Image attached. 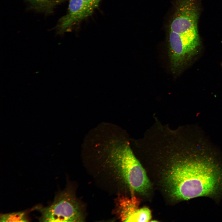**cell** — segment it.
I'll return each mask as SVG.
<instances>
[{
  "label": "cell",
  "mask_w": 222,
  "mask_h": 222,
  "mask_svg": "<svg viewBox=\"0 0 222 222\" xmlns=\"http://www.w3.org/2000/svg\"><path fill=\"white\" fill-rule=\"evenodd\" d=\"M43 222L84 221V216L81 205L69 190L58 193L52 204L40 209Z\"/></svg>",
  "instance_id": "3957f363"
},
{
  "label": "cell",
  "mask_w": 222,
  "mask_h": 222,
  "mask_svg": "<svg viewBox=\"0 0 222 222\" xmlns=\"http://www.w3.org/2000/svg\"><path fill=\"white\" fill-rule=\"evenodd\" d=\"M204 143L199 141L190 145L187 154L168 171L167 184L171 195L177 199L222 197V163Z\"/></svg>",
  "instance_id": "6da1fadb"
},
{
  "label": "cell",
  "mask_w": 222,
  "mask_h": 222,
  "mask_svg": "<svg viewBox=\"0 0 222 222\" xmlns=\"http://www.w3.org/2000/svg\"><path fill=\"white\" fill-rule=\"evenodd\" d=\"M35 10L45 13H50L57 5L66 0H24Z\"/></svg>",
  "instance_id": "8992f818"
},
{
  "label": "cell",
  "mask_w": 222,
  "mask_h": 222,
  "mask_svg": "<svg viewBox=\"0 0 222 222\" xmlns=\"http://www.w3.org/2000/svg\"><path fill=\"white\" fill-rule=\"evenodd\" d=\"M169 40L171 67L175 72L199 45V39L169 33Z\"/></svg>",
  "instance_id": "277c9868"
},
{
  "label": "cell",
  "mask_w": 222,
  "mask_h": 222,
  "mask_svg": "<svg viewBox=\"0 0 222 222\" xmlns=\"http://www.w3.org/2000/svg\"><path fill=\"white\" fill-rule=\"evenodd\" d=\"M25 212H18L1 214L0 222H27Z\"/></svg>",
  "instance_id": "52a82bcc"
},
{
  "label": "cell",
  "mask_w": 222,
  "mask_h": 222,
  "mask_svg": "<svg viewBox=\"0 0 222 222\" xmlns=\"http://www.w3.org/2000/svg\"><path fill=\"white\" fill-rule=\"evenodd\" d=\"M109 163L114 171L131 189L144 193L150 187L146 172L128 146L113 151Z\"/></svg>",
  "instance_id": "7a4b0ae2"
},
{
  "label": "cell",
  "mask_w": 222,
  "mask_h": 222,
  "mask_svg": "<svg viewBox=\"0 0 222 222\" xmlns=\"http://www.w3.org/2000/svg\"><path fill=\"white\" fill-rule=\"evenodd\" d=\"M88 17L91 16L98 8L101 0H79Z\"/></svg>",
  "instance_id": "ba28073f"
},
{
  "label": "cell",
  "mask_w": 222,
  "mask_h": 222,
  "mask_svg": "<svg viewBox=\"0 0 222 222\" xmlns=\"http://www.w3.org/2000/svg\"><path fill=\"white\" fill-rule=\"evenodd\" d=\"M138 205V200L135 197H118L116 200L115 212L121 221L134 222L136 214L139 209Z\"/></svg>",
  "instance_id": "5b68a950"
}]
</instances>
